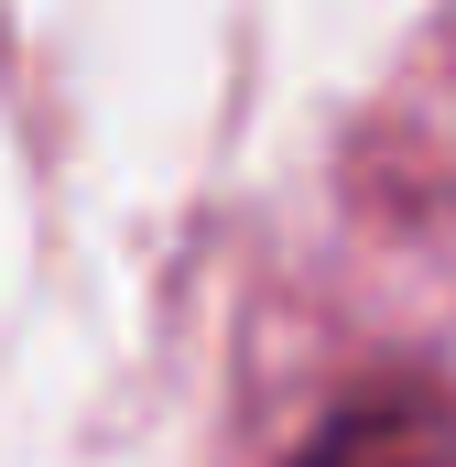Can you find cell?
I'll list each match as a JSON object with an SVG mask.
<instances>
[{
    "instance_id": "obj_1",
    "label": "cell",
    "mask_w": 456,
    "mask_h": 467,
    "mask_svg": "<svg viewBox=\"0 0 456 467\" xmlns=\"http://www.w3.org/2000/svg\"><path fill=\"white\" fill-rule=\"evenodd\" d=\"M316 467H369V457H358V446H337V457H316Z\"/></svg>"
}]
</instances>
